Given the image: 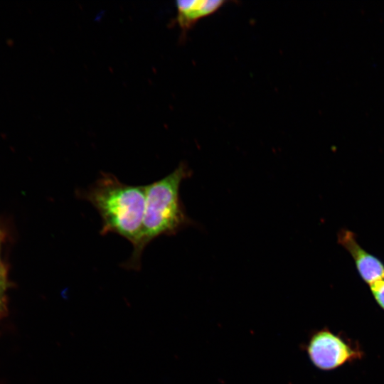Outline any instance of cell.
Here are the masks:
<instances>
[{
  "mask_svg": "<svg viewBox=\"0 0 384 384\" xmlns=\"http://www.w3.org/2000/svg\"><path fill=\"white\" fill-rule=\"evenodd\" d=\"M3 236H4L3 232L0 229V252H1V243H2V241H3ZM1 260H0V274H1Z\"/></svg>",
  "mask_w": 384,
  "mask_h": 384,
  "instance_id": "52a82bcc",
  "label": "cell"
},
{
  "mask_svg": "<svg viewBox=\"0 0 384 384\" xmlns=\"http://www.w3.org/2000/svg\"><path fill=\"white\" fill-rule=\"evenodd\" d=\"M370 289L375 301L384 311V279L370 285Z\"/></svg>",
  "mask_w": 384,
  "mask_h": 384,
  "instance_id": "8992f818",
  "label": "cell"
},
{
  "mask_svg": "<svg viewBox=\"0 0 384 384\" xmlns=\"http://www.w3.org/2000/svg\"><path fill=\"white\" fill-rule=\"evenodd\" d=\"M225 2L221 0L177 1V23L181 29L188 30L199 19L218 11Z\"/></svg>",
  "mask_w": 384,
  "mask_h": 384,
  "instance_id": "5b68a950",
  "label": "cell"
},
{
  "mask_svg": "<svg viewBox=\"0 0 384 384\" xmlns=\"http://www.w3.org/2000/svg\"><path fill=\"white\" fill-rule=\"evenodd\" d=\"M78 198L88 201L102 219L100 235L114 233L134 246L142 232L146 186L128 185L110 173L100 176L85 189L76 191Z\"/></svg>",
  "mask_w": 384,
  "mask_h": 384,
  "instance_id": "6da1fadb",
  "label": "cell"
},
{
  "mask_svg": "<svg viewBox=\"0 0 384 384\" xmlns=\"http://www.w3.org/2000/svg\"><path fill=\"white\" fill-rule=\"evenodd\" d=\"M311 363L329 371L363 358V351L354 341L331 331L327 327L314 331L304 345Z\"/></svg>",
  "mask_w": 384,
  "mask_h": 384,
  "instance_id": "3957f363",
  "label": "cell"
},
{
  "mask_svg": "<svg viewBox=\"0 0 384 384\" xmlns=\"http://www.w3.org/2000/svg\"><path fill=\"white\" fill-rule=\"evenodd\" d=\"M189 174L181 164L166 176L146 185V196L141 235L133 246L130 257L122 264L128 270H139L144 248L161 235L175 234L189 223L179 197L181 181Z\"/></svg>",
  "mask_w": 384,
  "mask_h": 384,
  "instance_id": "7a4b0ae2",
  "label": "cell"
},
{
  "mask_svg": "<svg viewBox=\"0 0 384 384\" xmlns=\"http://www.w3.org/2000/svg\"><path fill=\"white\" fill-rule=\"evenodd\" d=\"M338 242L350 254L360 277L369 287L384 279V264L361 246L353 232L340 230Z\"/></svg>",
  "mask_w": 384,
  "mask_h": 384,
  "instance_id": "277c9868",
  "label": "cell"
}]
</instances>
